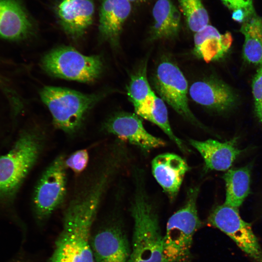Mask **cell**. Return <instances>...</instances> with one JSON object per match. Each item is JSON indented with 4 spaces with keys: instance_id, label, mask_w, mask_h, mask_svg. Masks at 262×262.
Returning <instances> with one entry per match:
<instances>
[{
    "instance_id": "6da1fadb",
    "label": "cell",
    "mask_w": 262,
    "mask_h": 262,
    "mask_svg": "<svg viewBox=\"0 0 262 262\" xmlns=\"http://www.w3.org/2000/svg\"><path fill=\"white\" fill-rule=\"evenodd\" d=\"M104 199L103 193L94 187L73 191L64 211L62 230L47 262H94L91 231Z\"/></svg>"
},
{
    "instance_id": "7a4b0ae2",
    "label": "cell",
    "mask_w": 262,
    "mask_h": 262,
    "mask_svg": "<svg viewBox=\"0 0 262 262\" xmlns=\"http://www.w3.org/2000/svg\"><path fill=\"white\" fill-rule=\"evenodd\" d=\"M131 174L134 187L129 211L133 231L128 262H162L163 236L157 204L147 191L145 170L134 165Z\"/></svg>"
},
{
    "instance_id": "3957f363",
    "label": "cell",
    "mask_w": 262,
    "mask_h": 262,
    "mask_svg": "<svg viewBox=\"0 0 262 262\" xmlns=\"http://www.w3.org/2000/svg\"><path fill=\"white\" fill-rule=\"evenodd\" d=\"M45 132L37 128L24 130L12 149L0 155V203L9 202L43 153Z\"/></svg>"
},
{
    "instance_id": "277c9868",
    "label": "cell",
    "mask_w": 262,
    "mask_h": 262,
    "mask_svg": "<svg viewBox=\"0 0 262 262\" xmlns=\"http://www.w3.org/2000/svg\"><path fill=\"white\" fill-rule=\"evenodd\" d=\"M200 187L189 188L184 204L169 218L163 236L162 262H192L194 236L201 227L197 201Z\"/></svg>"
},
{
    "instance_id": "5b68a950",
    "label": "cell",
    "mask_w": 262,
    "mask_h": 262,
    "mask_svg": "<svg viewBox=\"0 0 262 262\" xmlns=\"http://www.w3.org/2000/svg\"><path fill=\"white\" fill-rule=\"evenodd\" d=\"M54 126L66 134H76L82 127L90 109L104 95L85 94L69 89L45 86L40 93Z\"/></svg>"
},
{
    "instance_id": "8992f818",
    "label": "cell",
    "mask_w": 262,
    "mask_h": 262,
    "mask_svg": "<svg viewBox=\"0 0 262 262\" xmlns=\"http://www.w3.org/2000/svg\"><path fill=\"white\" fill-rule=\"evenodd\" d=\"M115 204L96 232L90 237L94 262H128L131 250L121 212L123 188L117 189Z\"/></svg>"
},
{
    "instance_id": "52a82bcc",
    "label": "cell",
    "mask_w": 262,
    "mask_h": 262,
    "mask_svg": "<svg viewBox=\"0 0 262 262\" xmlns=\"http://www.w3.org/2000/svg\"><path fill=\"white\" fill-rule=\"evenodd\" d=\"M64 154L57 156L39 178L33 196V213L37 223H44L65 202L67 195V168Z\"/></svg>"
},
{
    "instance_id": "ba28073f",
    "label": "cell",
    "mask_w": 262,
    "mask_h": 262,
    "mask_svg": "<svg viewBox=\"0 0 262 262\" xmlns=\"http://www.w3.org/2000/svg\"><path fill=\"white\" fill-rule=\"evenodd\" d=\"M41 66L49 74L65 79L90 82L98 79L103 69L99 56H86L69 47L51 50L42 59Z\"/></svg>"
},
{
    "instance_id": "9c48e42d",
    "label": "cell",
    "mask_w": 262,
    "mask_h": 262,
    "mask_svg": "<svg viewBox=\"0 0 262 262\" xmlns=\"http://www.w3.org/2000/svg\"><path fill=\"white\" fill-rule=\"evenodd\" d=\"M153 81L155 89L164 101L186 120L205 129L189 108L188 82L176 64L167 59L162 61L156 68Z\"/></svg>"
},
{
    "instance_id": "30bf717a",
    "label": "cell",
    "mask_w": 262,
    "mask_h": 262,
    "mask_svg": "<svg viewBox=\"0 0 262 262\" xmlns=\"http://www.w3.org/2000/svg\"><path fill=\"white\" fill-rule=\"evenodd\" d=\"M208 223L230 237L237 246L256 262H262V248L250 224L244 221L238 208L224 203L214 208Z\"/></svg>"
},
{
    "instance_id": "8fae6325",
    "label": "cell",
    "mask_w": 262,
    "mask_h": 262,
    "mask_svg": "<svg viewBox=\"0 0 262 262\" xmlns=\"http://www.w3.org/2000/svg\"><path fill=\"white\" fill-rule=\"evenodd\" d=\"M102 130L135 146L145 154L166 145L165 141L150 134L145 129L142 119L135 113L115 114L105 121Z\"/></svg>"
},
{
    "instance_id": "7c38bea8",
    "label": "cell",
    "mask_w": 262,
    "mask_h": 262,
    "mask_svg": "<svg viewBox=\"0 0 262 262\" xmlns=\"http://www.w3.org/2000/svg\"><path fill=\"white\" fill-rule=\"evenodd\" d=\"M189 166L185 159L173 153L157 155L151 162V171L170 202L177 198Z\"/></svg>"
},
{
    "instance_id": "4fadbf2b",
    "label": "cell",
    "mask_w": 262,
    "mask_h": 262,
    "mask_svg": "<svg viewBox=\"0 0 262 262\" xmlns=\"http://www.w3.org/2000/svg\"><path fill=\"white\" fill-rule=\"evenodd\" d=\"M188 92L195 102L217 112L231 109L238 100L236 94L229 85L214 78L194 82Z\"/></svg>"
},
{
    "instance_id": "5bb4252c",
    "label": "cell",
    "mask_w": 262,
    "mask_h": 262,
    "mask_svg": "<svg viewBox=\"0 0 262 262\" xmlns=\"http://www.w3.org/2000/svg\"><path fill=\"white\" fill-rule=\"evenodd\" d=\"M188 142L203 158L205 172L229 169L243 151L237 147V137L225 142L211 139L204 141L189 139Z\"/></svg>"
},
{
    "instance_id": "9a60e30c",
    "label": "cell",
    "mask_w": 262,
    "mask_h": 262,
    "mask_svg": "<svg viewBox=\"0 0 262 262\" xmlns=\"http://www.w3.org/2000/svg\"><path fill=\"white\" fill-rule=\"evenodd\" d=\"M94 11L92 0H63L57 6V14L65 33L77 39L92 24Z\"/></svg>"
},
{
    "instance_id": "2e32d148",
    "label": "cell",
    "mask_w": 262,
    "mask_h": 262,
    "mask_svg": "<svg viewBox=\"0 0 262 262\" xmlns=\"http://www.w3.org/2000/svg\"><path fill=\"white\" fill-rule=\"evenodd\" d=\"M33 24L17 0H0V38L17 41L26 39L33 32Z\"/></svg>"
},
{
    "instance_id": "e0dca14e",
    "label": "cell",
    "mask_w": 262,
    "mask_h": 262,
    "mask_svg": "<svg viewBox=\"0 0 262 262\" xmlns=\"http://www.w3.org/2000/svg\"><path fill=\"white\" fill-rule=\"evenodd\" d=\"M131 9L128 0H102L99 19V33L101 39L116 46L123 25Z\"/></svg>"
},
{
    "instance_id": "ac0fdd59",
    "label": "cell",
    "mask_w": 262,
    "mask_h": 262,
    "mask_svg": "<svg viewBox=\"0 0 262 262\" xmlns=\"http://www.w3.org/2000/svg\"><path fill=\"white\" fill-rule=\"evenodd\" d=\"M232 41L229 32L220 33L213 26L208 25L194 35V55L209 63L220 59L228 52Z\"/></svg>"
},
{
    "instance_id": "d6986e66",
    "label": "cell",
    "mask_w": 262,
    "mask_h": 262,
    "mask_svg": "<svg viewBox=\"0 0 262 262\" xmlns=\"http://www.w3.org/2000/svg\"><path fill=\"white\" fill-rule=\"evenodd\" d=\"M152 16L151 40L170 39L177 36L180 27V13L171 0H157L152 9Z\"/></svg>"
},
{
    "instance_id": "ffe728a7",
    "label": "cell",
    "mask_w": 262,
    "mask_h": 262,
    "mask_svg": "<svg viewBox=\"0 0 262 262\" xmlns=\"http://www.w3.org/2000/svg\"><path fill=\"white\" fill-rule=\"evenodd\" d=\"M135 114L159 127L184 154L190 152V149L173 132L169 123L168 112L164 101L156 95L152 98L134 108Z\"/></svg>"
},
{
    "instance_id": "44dd1931",
    "label": "cell",
    "mask_w": 262,
    "mask_h": 262,
    "mask_svg": "<svg viewBox=\"0 0 262 262\" xmlns=\"http://www.w3.org/2000/svg\"><path fill=\"white\" fill-rule=\"evenodd\" d=\"M240 32L245 37L244 60L251 64L262 65V17L256 14L248 18L242 23Z\"/></svg>"
},
{
    "instance_id": "7402d4cb",
    "label": "cell",
    "mask_w": 262,
    "mask_h": 262,
    "mask_svg": "<svg viewBox=\"0 0 262 262\" xmlns=\"http://www.w3.org/2000/svg\"><path fill=\"white\" fill-rule=\"evenodd\" d=\"M250 167L229 169L223 175L226 184L224 203L238 208L250 191Z\"/></svg>"
},
{
    "instance_id": "603a6c76",
    "label": "cell",
    "mask_w": 262,
    "mask_h": 262,
    "mask_svg": "<svg viewBox=\"0 0 262 262\" xmlns=\"http://www.w3.org/2000/svg\"><path fill=\"white\" fill-rule=\"evenodd\" d=\"M127 88L129 98L134 108L146 102L156 95L148 82L146 65L132 75Z\"/></svg>"
},
{
    "instance_id": "cb8c5ba5",
    "label": "cell",
    "mask_w": 262,
    "mask_h": 262,
    "mask_svg": "<svg viewBox=\"0 0 262 262\" xmlns=\"http://www.w3.org/2000/svg\"><path fill=\"white\" fill-rule=\"evenodd\" d=\"M179 2L191 31L196 33L208 25L209 15L201 0H179Z\"/></svg>"
},
{
    "instance_id": "d4e9b609",
    "label": "cell",
    "mask_w": 262,
    "mask_h": 262,
    "mask_svg": "<svg viewBox=\"0 0 262 262\" xmlns=\"http://www.w3.org/2000/svg\"><path fill=\"white\" fill-rule=\"evenodd\" d=\"M89 154L87 149L77 150L66 158L65 164L76 175H81L88 167Z\"/></svg>"
},
{
    "instance_id": "484cf974",
    "label": "cell",
    "mask_w": 262,
    "mask_h": 262,
    "mask_svg": "<svg viewBox=\"0 0 262 262\" xmlns=\"http://www.w3.org/2000/svg\"><path fill=\"white\" fill-rule=\"evenodd\" d=\"M252 92L254 99L255 113L262 126V65L253 77L252 82Z\"/></svg>"
},
{
    "instance_id": "4316f807",
    "label": "cell",
    "mask_w": 262,
    "mask_h": 262,
    "mask_svg": "<svg viewBox=\"0 0 262 262\" xmlns=\"http://www.w3.org/2000/svg\"><path fill=\"white\" fill-rule=\"evenodd\" d=\"M221 0L232 12L237 11L244 12L246 16V19L256 15L252 0Z\"/></svg>"
},
{
    "instance_id": "83f0119b",
    "label": "cell",
    "mask_w": 262,
    "mask_h": 262,
    "mask_svg": "<svg viewBox=\"0 0 262 262\" xmlns=\"http://www.w3.org/2000/svg\"><path fill=\"white\" fill-rule=\"evenodd\" d=\"M6 262H32V261L31 258L21 248L16 254Z\"/></svg>"
},
{
    "instance_id": "f1b7e54d",
    "label": "cell",
    "mask_w": 262,
    "mask_h": 262,
    "mask_svg": "<svg viewBox=\"0 0 262 262\" xmlns=\"http://www.w3.org/2000/svg\"><path fill=\"white\" fill-rule=\"evenodd\" d=\"M131 3L140 4L147 2L149 0H128Z\"/></svg>"
}]
</instances>
